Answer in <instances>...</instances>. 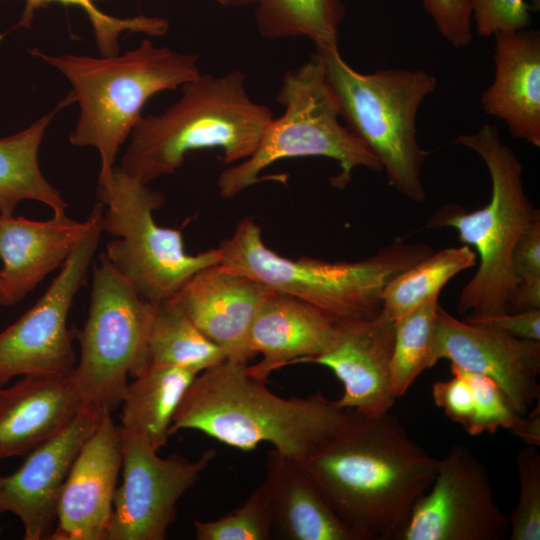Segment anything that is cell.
<instances>
[{"label":"cell","instance_id":"1","mask_svg":"<svg viewBox=\"0 0 540 540\" xmlns=\"http://www.w3.org/2000/svg\"><path fill=\"white\" fill-rule=\"evenodd\" d=\"M301 463L359 540H398L438 459L390 411L372 416L348 409L338 431Z\"/></svg>","mask_w":540,"mask_h":540},{"label":"cell","instance_id":"2","mask_svg":"<svg viewBox=\"0 0 540 540\" xmlns=\"http://www.w3.org/2000/svg\"><path fill=\"white\" fill-rule=\"evenodd\" d=\"M347 414L321 393L277 396L249 373L247 363L225 359L195 377L169 435L196 430L242 451L266 442L302 462L338 431Z\"/></svg>","mask_w":540,"mask_h":540},{"label":"cell","instance_id":"3","mask_svg":"<svg viewBox=\"0 0 540 540\" xmlns=\"http://www.w3.org/2000/svg\"><path fill=\"white\" fill-rule=\"evenodd\" d=\"M181 91L164 112L142 116L130 134L119 167L142 183L175 173L194 150L218 148L225 163H239L254 152L274 117L249 96L239 70L200 73Z\"/></svg>","mask_w":540,"mask_h":540},{"label":"cell","instance_id":"4","mask_svg":"<svg viewBox=\"0 0 540 540\" xmlns=\"http://www.w3.org/2000/svg\"><path fill=\"white\" fill-rule=\"evenodd\" d=\"M218 249L224 269L247 276L271 292L306 302L335 323L377 316L383 310L387 284L433 253L427 244L396 238L359 261L290 259L267 247L261 228L249 216L239 221Z\"/></svg>","mask_w":540,"mask_h":540},{"label":"cell","instance_id":"5","mask_svg":"<svg viewBox=\"0 0 540 540\" xmlns=\"http://www.w3.org/2000/svg\"><path fill=\"white\" fill-rule=\"evenodd\" d=\"M71 83L80 117L69 137L73 146L99 152L98 188L109 185L115 159L155 94L181 87L201 72L198 56L156 46L149 39L122 55L99 58L32 52Z\"/></svg>","mask_w":540,"mask_h":540},{"label":"cell","instance_id":"6","mask_svg":"<svg viewBox=\"0 0 540 540\" xmlns=\"http://www.w3.org/2000/svg\"><path fill=\"white\" fill-rule=\"evenodd\" d=\"M454 143L474 151L485 163L491 179L490 201L472 212L456 204L439 209L426 228L451 227L464 245L473 248L479 266L462 289L458 312L497 315L511 312L517 281L512 252L524 231L540 213L524 190L523 168L515 152L500 138L496 126L484 124Z\"/></svg>","mask_w":540,"mask_h":540},{"label":"cell","instance_id":"7","mask_svg":"<svg viewBox=\"0 0 540 540\" xmlns=\"http://www.w3.org/2000/svg\"><path fill=\"white\" fill-rule=\"evenodd\" d=\"M327 82L348 129L374 154L389 184L422 203V166L427 152L418 142L416 120L437 79L424 70L380 69L364 74L349 66L338 45L317 46Z\"/></svg>","mask_w":540,"mask_h":540},{"label":"cell","instance_id":"8","mask_svg":"<svg viewBox=\"0 0 540 540\" xmlns=\"http://www.w3.org/2000/svg\"><path fill=\"white\" fill-rule=\"evenodd\" d=\"M277 102L284 112L271 119L254 152L219 175L217 185L222 198H234L259 181L264 169L282 159L335 160L340 173L331 183L336 188H344L358 167L382 171L374 154L341 123L338 103L316 53L311 60L284 75Z\"/></svg>","mask_w":540,"mask_h":540},{"label":"cell","instance_id":"9","mask_svg":"<svg viewBox=\"0 0 540 540\" xmlns=\"http://www.w3.org/2000/svg\"><path fill=\"white\" fill-rule=\"evenodd\" d=\"M97 195L107 207L102 228L116 238L103 254L142 299H169L196 273L220 262L218 248L187 253L182 231L154 220L164 196L120 167H114L109 185L98 188Z\"/></svg>","mask_w":540,"mask_h":540},{"label":"cell","instance_id":"10","mask_svg":"<svg viewBox=\"0 0 540 540\" xmlns=\"http://www.w3.org/2000/svg\"><path fill=\"white\" fill-rule=\"evenodd\" d=\"M153 309L102 253L93 271L88 316L76 333L80 359L71 373L86 406L111 413L121 405L127 377L149 364Z\"/></svg>","mask_w":540,"mask_h":540},{"label":"cell","instance_id":"11","mask_svg":"<svg viewBox=\"0 0 540 540\" xmlns=\"http://www.w3.org/2000/svg\"><path fill=\"white\" fill-rule=\"evenodd\" d=\"M94 221L40 299L0 332V387L16 376L69 374L76 363L67 320L73 300L86 280L97 249L104 205L93 207Z\"/></svg>","mask_w":540,"mask_h":540},{"label":"cell","instance_id":"12","mask_svg":"<svg viewBox=\"0 0 540 540\" xmlns=\"http://www.w3.org/2000/svg\"><path fill=\"white\" fill-rule=\"evenodd\" d=\"M120 430L123 479L114 494L106 540H163L175 520L179 500L216 451L205 450L195 461L177 454L162 458L145 434Z\"/></svg>","mask_w":540,"mask_h":540},{"label":"cell","instance_id":"13","mask_svg":"<svg viewBox=\"0 0 540 540\" xmlns=\"http://www.w3.org/2000/svg\"><path fill=\"white\" fill-rule=\"evenodd\" d=\"M509 527L483 464L469 448L454 445L438 460L398 540H502Z\"/></svg>","mask_w":540,"mask_h":540},{"label":"cell","instance_id":"14","mask_svg":"<svg viewBox=\"0 0 540 540\" xmlns=\"http://www.w3.org/2000/svg\"><path fill=\"white\" fill-rule=\"evenodd\" d=\"M105 412L83 406L54 436L28 453L19 469L2 476L0 510L18 517L25 540L49 539L63 484L82 446Z\"/></svg>","mask_w":540,"mask_h":540},{"label":"cell","instance_id":"15","mask_svg":"<svg viewBox=\"0 0 540 540\" xmlns=\"http://www.w3.org/2000/svg\"><path fill=\"white\" fill-rule=\"evenodd\" d=\"M436 350L439 360L492 378L520 415L539 399L540 341L459 320L439 306Z\"/></svg>","mask_w":540,"mask_h":540},{"label":"cell","instance_id":"16","mask_svg":"<svg viewBox=\"0 0 540 540\" xmlns=\"http://www.w3.org/2000/svg\"><path fill=\"white\" fill-rule=\"evenodd\" d=\"M394 336L395 320L383 310L373 318L336 322L330 346L306 363L325 366L340 380L338 407L381 415L396 399L391 385Z\"/></svg>","mask_w":540,"mask_h":540},{"label":"cell","instance_id":"17","mask_svg":"<svg viewBox=\"0 0 540 540\" xmlns=\"http://www.w3.org/2000/svg\"><path fill=\"white\" fill-rule=\"evenodd\" d=\"M121 467L120 426L105 412L63 484L50 540H106Z\"/></svg>","mask_w":540,"mask_h":540},{"label":"cell","instance_id":"18","mask_svg":"<svg viewBox=\"0 0 540 540\" xmlns=\"http://www.w3.org/2000/svg\"><path fill=\"white\" fill-rule=\"evenodd\" d=\"M270 293L251 278L218 263L196 273L171 298L226 359L247 363L253 356L248 347L249 331Z\"/></svg>","mask_w":540,"mask_h":540},{"label":"cell","instance_id":"19","mask_svg":"<svg viewBox=\"0 0 540 540\" xmlns=\"http://www.w3.org/2000/svg\"><path fill=\"white\" fill-rule=\"evenodd\" d=\"M93 221V209L84 221L67 215L34 221L0 214V305L21 301L49 273L62 267Z\"/></svg>","mask_w":540,"mask_h":540},{"label":"cell","instance_id":"20","mask_svg":"<svg viewBox=\"0 0 540 540\" xmlns=\"http://www.w3.org/2000/svg\"><path fill=\"white\" fill-rule=\"evenodd\" d=\"M71 373L29 374L0 387V461L28 454L85 406Z\"/></svg>","mask_w":540,"mask_h":540},{"label":"cell","instance_id":"21","mask_svg":"<svg viewBox=\"0 0 540 540\" xmlns=\"http://www.w3.org/2000/svg\"><path fill=\"white\" fill-rule=\"evenodd\" d=\"M493 37L495 72L482 108L505 122L513 137L540 147V33L524 29Z\"/></svg>","mask_w":540,"mask_h":540},{"label":"cell","instance_id":"22","mask_svg":"<svg viewBox=\"0 0 540 540\" xmlns=\"http://www.w3.org/2000/svg\"><path fill=\"white\" fill-rule=\"evenodd\" d=\"M335 335V322L295 297L271 292L259 308L248 337L250 352L263 358L248 366L249 373L266 381L277 369L321 355Z\"/></svg>","mask_w":540,"mask_h":540},{"label":"cell","instance_id":"23","mask_svg":"<svg viewBox=\"0 0 540 540\" xmlns=\"http://www.w3.org/2000/svg\"><path fill=\"white\" fill-rule=\"evenodd\" d=\"M264 481L274 526L291 540H359L341 520L300 461L268 453Z\"/></svg>","mask_w":540,"mask_h":540},{"label":"cell","instance_id":"24","mask_svg":"<svg viewBox=\"0 0 540 540\" xmlns=\"http://www.w3.org/2000/svg\"><path fill=\"white\" fill-rule=\"evenodd\" d=\"M198 374L187 368L149 363L127 383L120 427L145 434L159 451L167 444L174 414Z\"/></svg>","mask_w":540,"mask_h":540},{"label":"cell","instance_id":"25","mask_svg":"<svg viewBox=\"0 0 540 540\" xmlns=\"http://www.w3.org/2000/svg\"><path fill=\"white\" fill-rule=\"evenodd\" d=\"M59 107L26 129L0 139V214H13L21 201L34 200L48 206L53 216L66 215L68 204L44 177L38 161L42 139Z\"/></svg>","mask_w":540,"mask_h":540},{"label":"cell","instance_id":"26","mask_svg":"<svg viewBox=\"0 0 540 540\" xmlns=\"http://www.w3.org/2000/svg\"><path fill=\"white\" fill-rule=\"evenodd\" d=\"M154 304L148 335L149 363L200 373L226 359L173 298Z\"/></svg>","mask_w":540,"mask_h":540},{"label":"cell","instance_id":"27","mask_svg":"<svg viewBox=\"0 0 540 540\" xmlns=\"http://www.w3.org/2000/svg\"><path fill=\"white\" fill-rule=\"evenodd\" d=\"M255 22L268 39L304 36L315 47L338 45L343 0H257Z\"/></svg>","mask_w":540,"mask_h":540},{"label":"cell","instance_id":"28","mask_svg":"<svg viewBox=\"0 0 540 540\" xmlns=\"http://www.w3.org/2000/svg\"><path fill=\"white\" fill-rule=\"evenodd\" d=\"M476 257L474 250L464 244L431 253L387 284L382 296L383 311L396 320L439 296L454 276L476 265Z\"/></svg>","mask_w":540,"mask_h":540},{"label":"cell","instance_id":"29","mask_svg":"<svg viewBox=\"0 0 540 540\" xmlns=\"http://www.w3.org/2000/svg\"><path fill=\"white\" fill-rule=\"evenodd\" d=\"M438 299L439 296L432 297L395 320L391 385L396 398L404 395L418 376L439 360L436 350Z\"/></svg>","mask_w":540,"mask_h":540},{"label":"cell","instance_id":"30","mask_svg":"<svg viewBox=\"0 0 540 540\" xmlns=\"http://www.w3.org/2000/svg\"><path fill=\"white\" fill-rule=\"evenodd\" d=\"M51 2L78 6L85 11L91 22L101 56H115L119 53V38L123 32H137L160 37L169 29V23L164 18L144 15L130 18L114 17L97 8L93 0H25L22 16L15 27L29 28L35 11Z\"/></svg>","mask_w":540,"mask_h":540},{"label":"cell","instance_id":"31","mask_svg":"<svg viewBox=\"0 0 540 540\" xmlns=\"http://www.w3.org/2000/svg\"><path fill=\"white\" fill-rule=\"evenodd\" d=\"M274 527L273 514L264 484L244 503L211 521H194L198 540H268Z\"/></svg>","mask_w":540,"mask_h":540},{"label":"cell","instance_id":"32","mask_svg":"<svg viewBox=\"0 0 540 540\" xmlns=\"http://www.w3.org/2000/svg\"><path fill=\"white\" fill-rule=\"evenodd\" d=\"M519 497L509 518L511 540L540 539V453L527 445L516 457Z\"/></svg>","mask_w":540,"mask_h":540},{"label":"cell","instance_id":"33","mask_svg":"<svg viewBox=\"0 0 540 540\" xmlns=\"http://www.w3.org/2000/svg\"><path fill=\"white\" fill-rule=\"evenodd\" d=\"M473 393V420L468 430L470 435L484 432L495 433L499 428L510 432L523 415L518 414L509 399L490 377L463 370Z\"/></svg>","mask_w":540,"mask_h":540},{"label":"cell","instance_id":"34","mask_svg":"<svg viewBox=\"0 0 540 540\" xmlns=\"http://www.w3.org/2000/svg\"><path fill=\"white\" fill-rule=\"evenodd\" d=\"M471 13L477 33L484 38L524 30L531 24L526 0H471Z\"/></svg>","mask_w":540,"mask_h":540},{"label":"cell","instance_id":"35","mask_svg":"<svg viewBox=\"0 0 540 540\" xmlns=\"http://www.w3.org/2000/svg\"><path fill=\"white\" fill-rule=\"evenodd\" d=\"M442 37L454 48L472 41L471 0H421Z\"/></svg>","mask_w":540,"mask_h":540},{"label":"cell","instance_id":"36","mask_svg":"<svg viewBox=\"0 0 540 540\" xmlns=\"http://www.w3.org/2000/svg\"><path fill=\"white\" fill-rule=\"evenodd\" d=\"M452 378L433 384L432 397L452 421L468 432L474 414L473 393L465 372L451 365Z\"/></svg>","mask_w":540,"mask_h":540},{"label":"cell","instance_id":"37","mask_svg":"<svg viewBox=\"0 0 540 540\" xmlns=\"http://www.w3.org/2000/svg\"><path fill=\"white\" fill-rule=\"evenodd\" d=\"M462 320L499 330L515 338L540 341V309L497 315L469 314Z\"/></svg>","mask_w":540,"mask_h":540},{"label":"cell","instance_id":"38","mask_svg":"<svg viewBox=\"0 0 540 540\" xmlns=\"http://www.w3.org/2000/svg\"><path fill=\"white\" fill-rule=\"evenodd\" d=\"M511 263L517 284L540 281V218L516 242Z\"/></svg>","mask_w":540,"mask_h":540},{"label":"cell","instance_id":"39","mask_svg":"<svg viewBox=\"0 0 540 540\" xmlns=\"http://www.w3.org/2000/svg\"><path fill=\"white\" fill-rule=\"evenodd\" d=\"M538 407L531 416L526 418L522 416L519 423L511 432L527 445L537 447L540 445V414Z\"/></svg>","mask_w":540,"mask_h":540},{"label":"cell","instance_id":"40","mask_svg":"<svg viewBox=\"0 0 540 540\" xmlns=\"http://www.w3.org/2000/svg\"><path fill=\"white\" fill-rule=\"evenodd\" d=\"M221 5L225 6H245L256 4L257 0H216Z\"/></svg>","mask_w":540,"mask_h":540},{"label":"cell","instance_id":"41","mask_svg":"<svg viewBox=\"0 0 540 540\" xmlns=\"http://www.w3.org/2000/svg\"><path fill=\"white\" fill-rule=\"evenodd\" d=\"M528 6L530 11H539L540 0H529Z\"/></svg>","mask_w":540,"mask_h":540},{"label":"cell","instance_id":"42","mask_svg":"<svg viewBox=\"0 0 540 540\" xmlns=\"http://www.w3.org/2000/svg\"><path fill=\"white\" fill-rule=\"evenodd\" d=\"M1 478H2V476L0 475V483H1ZM1 513H2V512H1V510H0V514H1Z\"/></svg>","mask_w":540,"mask_h":540},{"label":"cell","instance_id":"43","mask_svg":"<svg viewBox=\"0 0 540 540\" xmlns=\"http://www.w3.org/2000/svg\"><path fill=\"white\" fill-rule=\"evenodd\" d=\"M93 1H99V0H93Z\"/></svg>","mask_w":540,"mask_h":540}]
</instances>
